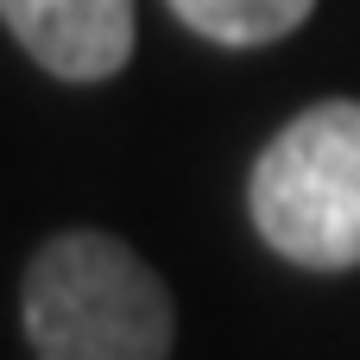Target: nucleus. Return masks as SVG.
<instances>
[{
	"label": "nucleus",
	"mask_w": 360,
	"mask_h": 360,
	"mask_svg": "<svg viewBox=\"0 0 360 360\" xmlns=\"http://www.w3.org/2000/svg\"><path fill=\"white\" fill-rule=\"evenodd\" d=\"M32 360H171L177 304L114 234L70 228L38 247L19 291Z\"/></svg>",
	"instance_id": "obj_1"
},
{
	"label": "nucleus",
	"mask_w": 360,
	"mask_h": 360,
	"mask_svg": "<svg viewBox=\"0 0 360 360\" xmlns=\"http://www.w3.org/2000/svg\"><path fill=\"white\" fill-rule=\"evenodd\" d=\"M247 215L259 240L304 272L360 266V101L304 108L259 152Z\"/></svg>",
	"instance_id": "obj_2"
},
{
	"label": "nucleus",
	"mask_w": 360,
	"mask_h": 360,
	"mask_svg": "<svg viewBox=\"0 0 360 360\" xmlns=\"http://www.w3.org/2000/svg\"><path fill=\"white\" fill-rule=\"evenodd\" d=\"M0 13L57 82H108L133 57V0H0Z\"/></svg>",
	"instance_id": "obj_3"
},
{
	"label": "nucleus",
	"mask_w": 360,
	"mask_h": 360,
	"mask_svg": "<svg viewBox=\"0 0 360 360\" xmlns=\"http://www.w3.org/2000/svg\"><path fill=\"white\" fill-rule=\"evenodd\" d=\"M165 6L196 38L228 44V51H247V44H272V38L297 32L316 0H165Z\"/></svg>",
	"instance_id": "obj_4"
}]
</instances>
